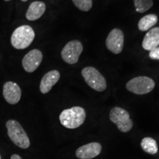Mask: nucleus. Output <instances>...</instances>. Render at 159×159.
<instances>
[{
	"label": "nucleus",
	"mask_w": 159,
	"mask_h": 159,
	"mask_svg": "<svg viewBox=\"0 0 159 159\" xmlns=\"http://www.w3.org/2000/svg\"><path fill=\"white\" fill-rule=\"evenodd\" d=\"M111 121L117 126L121 132L128 133L133 128V121L130 118V114L125 109L119 107H114L111 109L110 114Z\"/></svg>",
	"instance_id": "6"
},
{
	"label": "nucleus",
	"mask_w": 159,
	"mask_h": 159,
	"mask_svg": "<svg viewBox=\"0 0 159 159\" xmlns=\"http://www.w3.org/2000/svg\"><path fill=\"white\" fill-rule=\"evenodd\" d=\"M154 80L150 77L139 76L129 80L126 84V88L129 91L136 94H146L153 90L155 88Z\"/></svg>",
	"instance_id": "5"
},
{
	"label": "nucleus",
	"mask_w": 159,
	"mask_h": 159,
	"mask_svg": "<svg viewBox=\"0 0 159 159\" xmlns=\"http://www.w3.org/2000/svg\"><path fill=\"white\" fill-rule=\"evenodd\" d=\"M3 97L9 104L16 105L21 97V90L19 85L14 82L8 81L3 85Z\"/></svg>",
	"instance_id": "10"
},
{
	"label": "nucleus",
	"mask_w": 159,
	"mask_h": 159,
	"mask_svg": "<svg viewBox=\"0 0 159 159\" xmlns=\"http://www.w3.org/2000/svg\"><path fill=\"white\" fill-rule=\"evenodd\" d=\"M141 147L144 152L155 155L158 152V144L156 141L150 137H145L141 142Z\"/></svg>",
	"instance_id": "16"
},
{
	"label": "nucleus",
	"mask_w": 159,
	"mask_h": 159,
	"mask_svg": "<svg viewBox=\"0 0 159 159\" xmlns=\"http://www.w3.org/2000/svg\"><path fill=\"white\" fill-rule=\"evenodd\" d=\"M75 5L79 10L87 12L92 7V0H72Z\"/></svg>",
	"instance_id": "18"
},
{
	"label": "nucleus",
	"mask_w": 159,
	"mask_h": 159,
	"mask_svg": "<svg viewBox=\"0 0 159 159\" xmlns=\"http://www.w3.org/2000/svg\"><path fill=\"white\" fill-rule=\"evenodd\" d=\"M136 11L143 13L150 10L153 5L152 0H134Z\"/></svg>",
	"instance_id": "17"
},
{
	"label": "nucleus",
	"mask_w": 159,
	"mask_h": 159,
	"mask_svg": "<svg viewBox=\"0 0 159 159\" xmlns=\"http://www.w3.org/2000/svg\"><path fill=\"white\" fill-rule=\"evenodd\" d=\"M82 75L87 84L94 90L102 92L106 89V80L97 69L91 66L85 67L82 70Z\"/></svg>",
	"instance_id": "4"
},
{
	"label": "nucleus",
	"mask_w": 159,
	"mask_h": 159,
	"mask_svg": "<svg viewBox=\"0 0 159 159\" xmlns=\"http://www.w3.org/2000/svg\"><path fill=\"white\" fill-rule=\"evenodd\" d=\"M35 39V32L30 26L22 25L17 27L12 33L11 44L17 49L27 48Z\"/></svg>",
	"instance_id": "2"
},
{
	"label": "nucleus",
	"mask_w": 159,
	"mask_h": 159,
	"mask_svg": "<svg viewBox=\"0 0 159 159\" xmlns=\"http://www.w3.org/2000/svg\"><path fill=\"white\" fill-rule=\"evenodd\" d=\"M11 159H22V158H21V157L19 156V155L13 154V156L11 157Z\"/></svg>",
	"instance_id": "20"
},
{
	"label": "nucleus",
	"mask_w": 159,
	"mask_h": 159,
	"mask_svg": "<svg viewBox=\"0 0 159 159\" xmlns=\"http://www.w3.org/2000/svg\"><path fill=\"white\" fill-rule=\"evenodd\" d=\"M159 46V27H154L148 32L142 41V47L150 51Z\"/></svg>",
	"instance_id": "13"
},
{
	"label": "nucleus",
	"mask_w": 159,
	"mask_h": 159,
	"mask_svg": "<svg viewBox=\"0 0 159 159\" xmlns=\"http://www.w3.org/2000/svg\"><path fill=\"white\" fill-rule=\"evenodd\" d=\"M124 33L118 28L113 29L110 32L105 41L106 47L114 54L122 52L124 47Z\"/></svg>",
	"instance_id": "8"
},
{
	"label": "nucleus",
	"mask_w": 159,
	"mask_h": 159,
	"mask_svg": "<svg viewBox=\"0 0 159 159\" xmlns=\"http://www.w3.org/2000/svg\"><path fill=\"white\" fill-rule=\"evenodd\" d=\"M61 74L57 70H52L41 79L40 83V91L42 94H47L54 85L58 82Z\"/></svg>",
	"instance_id": "12"
},
{
	"label": "nucleus",
	"mask_w": 159,
	"mask_h": 159,
	"mask_svg": "<svg viewBox=\"0 0 159 159\" xmlns=\"http://www.w3.org/2000/svg\"><path fill=\"white\" fill-rule=\"evenodd\" d=\"M85 111L80 106H75L69 109H65L61 113L59 116L61 125L68 129L79 128L84 122Z\"/></svg>",
	"instance_id": "1"
},
{
	"label": "nucleus",
	"mask_w": 159,
	"mask_h": 159,
	"mask_svg": "<svg viewBox=\"0 0 159 159\" xmlns=\"http://www.w3.org/2000/svg\"><path fill=\"white\" fill-rule=\"evenodd\" d=\"M21 1H22V2H27V1H28V0H21Z\"/></svg>",
	"instance_id": "21"
},
{
	"label": "nucleus",
	"mask_w": 159,
	"mask_h": 159,
	"mask_svg": "<svg viewBox=\"0 0 159 159\" xmlns=\"http://www.w3.org/2000/svg\"><path fill=\"white\" fill-rule=\"evenodd\" d=\"M0 159H2V158H1V156H0Z\"/></svg>",
	"instance_id": "23"
},
{
	"label": "nucleus",
	"mask_w": 159,
	"mask_h": 159,
	"mask_svg": "<svg viewBox=\"0 0 159 159\" xmlns=\"http://www.w3.org/2000/svg\"><path fill=\"white\" fill-rule=\"evenodd\" d=\"M46 11V5L43 2L35 1L30 5L27 13L26 18L29 21H35L42 16Z\"/></svg>",
	"instance_id": "14"
},
{
	"label": "nucleus",
	"mask_w": 159,
	"mask_h": 159,
	"mask_svg": "<svg viewBox=\"0 0 159 159\" xmlns=\"http://www.w3.org/2000/svg\"><path fill=\"white\" fill-rule=\"evenodd\" d=\"M5 1H6V2H8V1H11V0H5Z\"/></svg>",
	"instance_id": "22"
},
{
	"label": "nucleus",
	"mask_w": 159,
	"mask_h": 159,
	"mask_svg": "<svg viewBox=\"0 0 159 159\" xmlns=\"http://www.w3.org/2000/svg\"><path fill=\"white\" fill-rule=\"evenodd\" d=\"M83 50L82 43L78 40H73L65 45L61 51V57L66 63L75 64L78 61L80 55Z\"/></svg>",
	"instance_id": "7"
},
{
	"label": "nucleus",
	"mask_w": 159,
	"mask_h": 159,
	"mask_svg": "<svg viewBox=\"0 0 159 159\" xmlns=\"http://www.w3.org/2000/svg\"><path fill=\"white\" fill-rule=\"evenodd\" d=\"M158 22V16L156 14H148L144 16L139 20L138 27L139 30L144 32L148 31L151 27L156 25Z\"/></svg>",
	"instance_id": "15"
},
{
	"label": "nucleus",
	"mask_w": 159,
	"mask_h": 159,
	"mask_svg": "<svg viewBox=\"0 0 159 159\" xmlns=\"http://www.w3.org/2000/svg\"><path fill=\"white\" fill-rule=\"evenodd\" d=\"M7 134L11 140L17 147L21 149H27L30 145V139L20 123L13 119H10L6 123Z\"/></svg>",
	"instance_id": "3"
},
{
	"label": "nucleus",
	"mask_w": 159,
	"mask_h": 159,
	"mask_svg": "<svg viewBox=\"0 0 159 159\" xmlns=\"http://www.w3.org/2000/svg\"><path fill=\"white\" fill-rule=\"evenodd\" d=\"M42 60V52L39 49H33L23 57L22 66L27 72L32 73L39 68Z\"/></svg>",
	"instance_id": "9"
},
{
	"label": "nucleus",
	"mask_w": 159,
	"mask_h": 159,
	"mask_svg": "<svg viewBox=\"0 0 159 159\" xmlns=\"http://www.w3.org/2000/svg\"><path fill=\"white\" fill-rule=\"evenodd\" d=\"M102 151V145L98 142H91L79 148L76 156L80 159H92L99 156Z\"/></svg>",
	"instance_id": "11"
},
{
	"label": "nucleus",
	"mask_w": 159,
	"mask_h": 159,
	"mask_svg": "<svg viewBox=\"0 0 159 159\" xmlns=\"http://www.w3.org/2000/svg\"><path fill=\"white\" fill-rule=\"evenodd\" d=\"M149 56L152 60H159V47L150 50Z\"/></svg>",
	"instance_id": "19"
}]
</instances>
